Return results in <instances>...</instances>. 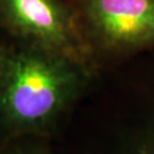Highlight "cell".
Instances as JSON below:
<instances>
[{"label": "cell", "mask_w": 154, "mask_h": 154, "mask_svg": "<svg viewBox=\"0 0 154 154\" xmlns=\"http://www.w3.org/2000/svg\"><path fill=\"white\" fill-rule=\"evenodd\" d=\"M77 85V72L64 57L48 49H23L7 58L1 112L16 128H38L64 109Z\"/></svg>", "instance_id": "cell-1"}, {"label": "cell", "mask_w": 154, "mask_h": 154, "mask_svg": "<svg viewBox=\"0 0 154 154\" xmlns=\"http://www.w3.org/2000/svg\"><path fill=\"white\" fill-rule=\"evenodd\" d=\"M90 16L113 46L131 47L154 40V0H93Z\"/></svg>", "instance_id": "cell-2"}, {"label": "cell", "mask_w": 154, "mask_h": 154, "mask_svg": "<svg viewBox=\"0 0 154 154\" xmlns=\"http://www.w3.org/2000/svg\"><path fill=\"white\" fill-rule=\"evenodd\" d=\"M146 154H154V140H153V143L151 144L149 147L146 149Z\"/></svg>", "instance_id": "cell-5"}, {"label": "cell", "mask_w": 154, "mask_h": 154, "mask_svg": "<svg viewBox=\"0 0 154 154\" xmlns=\"http://www.w3.org/2000/svg\"><path fill=\"white\" fill-rule=\"evenodd\" d=\"M7 15L22 33L50 51L66 50L69 31L53 0H5Z\"/></svg>", "instance_id": "cell-3"}, {"label": "cell", "mask_w": 154, "mask_h": 154, "mask_svg": "<svg viewBox=\"0 0 154 154\" xmlns=\"http://www.w3.org/2000/svg\"><path fill=\"white\" fill-rule=\"evenodd\" d=\"M22 154H30V153H22Z\"/></svg>", "instance_id": "cell-6"}, {"label": "cell", "mask_w": 154, "mask_h": 154, "mask_svg": "<svg viewBox=\"0 0 154 154\" xmlns=\"http://www.w3.org/2000/svg\"><path fill=\"white\" fill-rule=\"evenodd\" d=\"M7 58L2 51H0V112L2 106V97H4V90H5L6 82V72H7Z\"/></svg>", "instance_id": "cell-4"}]
</instances>
